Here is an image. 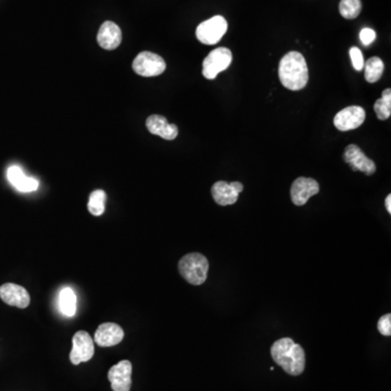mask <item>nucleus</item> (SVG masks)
Listing matches in <instances>:
<instances>
[{"instance_id":"ddd939ff","label":"nucleus","mask_w":391,"mask_h":391,"mask_svg":"<svg viewBox=\"0 0 391 391\" xmlns=\"http://www.w3.org/2000/svg\"><path fill=\"white\" fill-rule=\"evenodd\" d=\"M0 298L11 307L26 309L31 303V297L24 287L20 285L3 284L0 287Z\"/></svg>"},{"instance_id":"dca6fc26","label":"nucleus","mask_w":391,"mask_h":391,"mask_svg":"<svg viewBox=\"0 0 391 391\" xmlns=\"http://www.w3.org/2000/svg\"><path fill=\"white\" fill-rule=\"evenodd\" d=\"M97 41L99 46L106 50H113V49L118 48L122 41L121 28L111 21H107L100 26L97 34Z\"/></svg>"},{"instance_id":"2eb2a0df","label":"nucleus","mask_w":391,"mask_h":391,"mask_svg":"<svg viewBox=\"0 0 391 391\" xmlns=\"http://www.w3.org/2000/svg\"><path fill=\"white\" fill-rule=\"evenodd\" d=\"M146 126L151 134L160 136L166 141H173L179 135V128L175 124H170L162 115H150L147 119Z\"/></svg>"},{"instance_id":"6ab92c4d","label":"nucleus","mask_w":391,"mask_h":391,"mask_svg":"<svg viewBox=\"0 0 391 391\" xmlns=\"http://www.w3.org/2000/svg\"><path fill=\"white\" fill-rule=\"evenodd\" d=\"M364 72H365V79L368 83H376L381 79L385 70V64L379 57L370 58L368 61L364 62Z\"/></svg>"},{"instance_id":"9b49d317","label":"nucleus","mask_w":391,"mask_h":391,"mask_svg":"<svg viewBox=\"0 0 391 391\" xmlns=\"http://www.w3.org/2000/svg\"><path fill=\"white\" fill-rule=\"evenodd\" d=\"M320 192V185L313 179L299 177L292 183L290 197L296 205H304L310 198Z\"/></svg>"},{"instance_id":"4be33fe9","label":"nucleus","mask_w":391,"mask_h":391,"mask_svg":"<svg viewBox=\"0 0 391 391\" xmlns=\"http://www.w3.org/2000/svg\"><path fill=\"white\" fill-rule=\"evenodd\" d=\"M362 11L361 0H341L339 3V12L347 20L358 18Z\"/></svg>"},{"instance_id":"1a4fd4ad","label":"nucleus","mask_w":391,"mask_h":391,"mask_svg":"<svg viewBox=\"0 0 391 391\" xmlns=\"http://www.w3.org/2000/svg\"><path fill=\"white\" fill-rule=\"evenodd\" d=\"M243 190V185L241 183L233 182L230 184L224 181H219L211 188V194L217 205L225 207L236 203L238 196Z\"/></svg>"},{"instance_id":"f257e3e1","label":"nucleus","mask_w":391,"mask_h":391,"mask_svg":"<svg viewBox=\"0 0 391 391\" xmlns=\"http://www.w3.org/2000/svg\"><path fill=\"white\" fill-rule=\"evenodd\" d=\"M271 356L274 362L287 374L299 376L305 368V352L303 348L292 338H281L272 345Z\"/></svg>"},{"instance_id":"aec40b11","label":"nucleus","mask_w":391,"mask_h":391,"mask_svg":"<svg viewBox=\"0 0 391 391\" xmlns=\"http://www.w3.org/2000/svg\"><path fill=\"white\" fill-rule=\"evenodd\" d=\"M374 110L379 120L385 121L391 115V90H383L381 99L376 100Z\"/></svg>"},{"instance_id":"7ed1b4c3","label":"nucleus","mask_w":391,"mask_h":391,"mask_svg":"<svg viewBox=\"0 0 391 391\" xmlns=\"http://www.w3.org/2000/svg\"><path fill=\"white\" fill-rule=\"evenodd\" d=\"M179 271L190 284L200 286L207 281L209 261L201 253H188L179 260Z\"/></svg>"},{"instance_id":"a211bd4d","label":"nucleus","mask_w":391,"mask_h":391,"mask_svg":"<svg viewBox=\"0 0 391 391\" xmlns=\"http://www.w3.org/2000/svg\"><path fill=\"white\" fill-rule=\"evenodd\" d=\"M60 311L67 317H73L77 312V294L74 290L67 287L63 288L59 294Z\"/></svg>"},{"instance_id":"6e6552de","label":"nucleus","mask_w":391,"mask_h":391,"mask_svg":"<svg viewBox=\"0 0 391 391\" xmlns=\"http://www.w3.org/2000/svg\"><path fill=\"white\" fill-rule=\"evenodd\" d=\"M365 110L359 106H350L339 111L334 118V126L341 132L356 130L365 121Z\"/></svg>"},{"instance_id":"4468645a","label":"nucleus","mask_w":391,"mask_h":391,"mask_svg":"<svg viewBox=\"0 0 391 391\" xmlns=\"http://www.w3.org/2000/svg\"><path fill=\"white\" fill-rule=\"evenodd\" d=\"M124 339V330L115 323H103L95 332V343L100 347L108 348L119 345Z\"/></svg>"},{"instance_id":"a878e982","label":"nucleus","mask_w":391,"mask_h":391,"mask_svg":"<svg viewBox=\"0 0 391 391\" xmlns=\"http://www.w3.org/2000/svg\"><path fill=\"white\" fill-rule=\"evenodd\" d=\"M385 205H386L387 211H388L389 214L391 213V194L387 196L386 200H385Z\"/></svg>"},{"instance_id":"f03ea898","label":"nucleus","mask_w":391,"mask_h":391,"mask_svg":"<svg viewBox=\"0 0 391 391\" xmlns=\"http://www.w3.org/2000/svg\"><path fill=\"white\" fill-rule=\"evenodd\" d=\"M279 75L287 90H303L309 82V69L304 57L298 52H288L279 62Z\"/></svg>"},{"instance_id":"5701e85b","label":"nucleus","mask_w":391,"mask_h":391,"mask_svg":"<svg viewBox=\"0 0 391 391\" xmlns=\"http://www.w3.org/2000/svg\"><path fill=\"white\" fill-rule=\"evenodd\" d=\"M377 330L381 332V335L386 336L389 337L391 335V314L390 313H387V314L383 315L379 320L377 323Z\"/></svg>"},{"instance_id":"9d476101","label":"nucleus","mask_w":391,"mask_h":391,"mask_svg":"<svg viewBox=\"0 0 391 391\" xmlns=\"http://www.w3.org/2000/svg\"><path fill=\"white\" fill-rule=\"evenodd\" d=\"M133 366L130 361L123 360L110 368L108 379L110 381L113 391H130L132 387Z\"/></svg>"},{"instance_id":"f3484780","label":"nucleus","mask_w":391,"mask_h":391,"mask_svg":"<svg viewBox=\"0 0 391 391\" xmlns=\"http://www.w3.org/2000/svg\"><path fill=\"white\" fill-rule=\"evenodd\" d=\"M7 177H8L11 185L19 192H31L39 188V181L32 179V177H26V174L19 166H14L9 168Z\"/></svg>"},{"instance_id":"b1692460","label":"nucleus","mask_w":391,"mask_h":391,"mask_svg":"<svg viewBox=\"0 0 391 391\" xmlns=\"http://www.w3.org/2000/svg\"><path fill=\"white\" fill-rule=\"evenodd\" d=\"M350 57L352 60L353 67L357 71H361L364 68V58L363 54L361 52L358 47H352L350 48Z\"/></svg>"},{"instance_id":"f8f14e48","label":"nucleus","mask_w":391,"mask_h":391,"mask_svg":"<svg viewBox=\"0 0 391 391\" xmlns=\"http://www.w3.org/2000/svg\"><path fill=\"white\" fill-rule=\"evenodd\" d=\"M343 158L353 171L363 172L366 175H373L376 172V166L373 160L368 158L357 145H349L345 148Z\"/></svg>"},{"instance_id":"39448f33","label":"nucleus","mask_w":391,"mask_h":391,"mask_svg":"<svg viewBox=\"0 0 391 391\" xmlns=\"http://www.w3.org/2000/svg\"><path fill=\"white\" fill-rule=\"evenodd\" d=\"M228 21L222 16H215L202 22L196 30V36L200 43L205 45H215L223 39L228 32Z\"/></svg>"},{"instance_id":"393cba45","label":"nucleus","mask_w":391,"mask_h":391,"mask_svg":"<svg viewBox=\"0 0 391 391\" xmlns=\"http://www.w3.org/2000/svg\"><path fill=\"white\" fill-rule=\"evenodd\" d=\"M360 39L364 46H370L376 39V33L374 30L370 28H365L360 32Z\"/></svg>"},{"instance_id":"423d86ee","label":"nucleus","mask_w":391,"mask_h":391,"mask_svg":"<svg viewBox=\"0 0 391 391\" xmlns=\"http://www.w3.org/2000/svg\"><path fill=\"white\" fill-rule=\"evenodd\" d=\"M166 69L162 57L150 52H143L133 61V70L141 77H152L161 75Z\"/></svg>"},{"instance_id":"412c9836","label":"nucleus","mask_w":391,"mask_h":391,"mask_svg":"<svg viewBox=\"0 0 391 391\" xmlns=\"http://www.w3.org/2000/svg\"><path fill=\"white\" fill-rule=\"evenodd\" d=\"M106 200H107V194L103 190H97L92 192L90 196V201H88V211L95 217L103 215L106 210Z\"/></svg>"},{"instance_id":"20e7f679","label":"nucleus","mask_w":391,"mask_h":391,"mask_svg":"<svg viewBox=\"0 0 391 391\" xmlns=\"http://www.w3.org/2000/svg\"><path fill=\"white\" fill-rule=\"evenodd\" d=\"M233 61V54L225 47L214 49L208 54L202 63V75L207 79H214L221 72L225 71Z\"/></svg>"},{"instance_id":"0eeeda50","label":"nucleus","mask_w":391,"mask_h":391,"mask_svg":"<svg viewBox=\"0 0 391 391\" xmlns=\"http://www.w3.org/2000/svg\"><path fill=\"white\" fill-rule=\"evenodd\" d=\"M95 347L94 340L90 337L88 332L85 330H79L73 336V348L70 353V361L72 364L79 365L83 362H87L94 357Z\"/></svg>"}]
</instances>
